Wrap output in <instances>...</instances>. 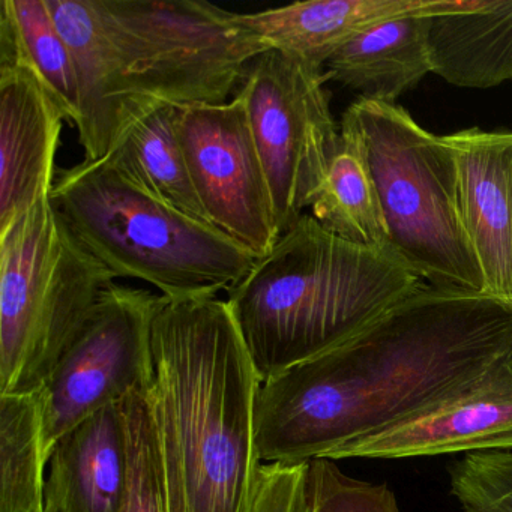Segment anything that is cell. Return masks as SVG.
Returning a JSON list of instances; mask_svg holds the SVG:
<instances>
[{"instance_id": "obj_1", "label": "cell", "mask_w": 512, "mask_h": 512, "mask_svg": "<svg viewBox=\"0 0 512 512\" xmlns=\"http://www.w3.org/2000/svg\"><path fill=\"white\" fill-rule=\"evenodd\" d=\"M508 362L512 304L424 283L343 343L260 383V463L331 458Z\"/></svg>"}, {"instance_id": "obj_2", "label": "cell", "mask_w": 512, "mask_h": 512, "mask_svg": "<svg viewBox=\"0 0 512 512\" xmlns=\"http://www.w3.org/2000/svg\"><path fill=\"white\" fill-rule=\"evenodd\" d=\"M73 53L85 160L163 106L224 104L268 52L236 13L194 0H47Z\"/></svg>"}, {"instance_id": "obj_3", "label": "cell", "mask_w": 512, "mask_h": 512, "mask_svg": "<svg viewBox=\"0 0 512 512\" xmlns=\"http://www.w3.org/2000/svg\"><path fill=\"white\" fill-rule=\"evenodd\" d=\"M260 383L227 301L160 295L146 392L188 512H251L262 466L254 430Z\"/></svg>"}, {"instance_id": "obj_4", "label": "cell", "mask_w": 512, "mask_h": 512, "mask_svg": "<svg viewBox=\"0 0 512 512\" xmlns=\"http://www.w3.org/2000/svg\"><path fill=\"white\" fill-rule=\"evenodd\" d=\"M422 284L392 251L344 241L304 214L226 301L263 383L343 343Z\"/></svg>"}, {"instance_id": "obj_5", "label": "cell", "mask_w": 512, "mask_h": 512, "mask_svg": "<svg viewBox=\"0 0 512 512\" xmlns=\"http://www.w3.org/2000/svg\"><path fill=\"white\" fill-rule=\"evenodd\" d=\"M50 199L77 241L113 277L145 281L164 298L229 292L257 260L212 224L140 190L106 160L64 170Z\"/></svg>"}, {"instance_id": "obj_6", "label": "cell", "mask_w": 512, "mask_h": 512, "mask_svg": "<svg viewBox=\"0 0 512 512\" xmlns=\"http://www.w3.org/2000/svg\"><path fill=\"white\" fill-rule=\"evenodd\" d=\"M341 130L358 139L388 226L392 253L427 286L487 295L458 205L457 166L443 137L403 107L359 98Z\"/></svg>"}, {"instance_id": "obj_7", "label": "cell", "mask_w": 512, "mask_h": 512, "mask_svg": "<svg viewBox=\"0 0 512 512\" xmlns=\"http://www.w3.org/2000/svg\"><path fill=\"white\" fill-rule=\"evenodd\" d=\"M115 280L50 196L0 230V395L40 391Z\"/></svg>"}, {"instance_id": "obj_8", "label": "cell", "mask_w": 512, "mask_h": 512, "mask_svg": "<svg viewBox=\"0 0 512 512\" xmlns=\"http://www.w3.org/2000/svg\"><path fill=\"white\" fill-rule=\"evenodd\" d=\"M326 83L325 71L269 50L254 59L236 94L265 167L280 233L310 208L340 146Z\"/></svg>"}, {"instance_id": "obj_9", "label": "cell", "mask_w": 512, "mask_h": 512, "mask_svg": "<svg viewBox=\"0 0 512 512\" xmlns=\"http://www.w3.org/2000/svg\"><path fill=\"white\" fill-rule=\"evenodd\" d=\"M160 295L112 283L37 392L41 443L52 446L104 407L148 388L151 322Z\"/></svg>"}, {"instance_id": "obj_10", "label": "cell", "mask_w": 512, "mask_h": 512, "mask_svg": "<svg viewBox=\"0 0 512 512\" xmlns=\"http://www.w3.org/2000/svg\"><path fill=\"white\" fill-rule=\"evenodd\" d=\"M176 130L208 223L256 259L268 254L281 233L242 101L176 107Z\"/></svg>"}, {"instance_id": "obj_11", "label": "cell", "mask_w": 512, "mask_h": 512, "mask_svg": "<svg viewBox=\"0 0 512 512\" xmlns=\"http://www.w3.org/2000/svg\"><path fill=\"white\" fill-rule=\"evenodd\" d=\"M512 451V362L436 403L341 446L329 460H403Z\"/></svg>"}, {"instance_id": "obj_12", "label": "cell", "mask_w": 512, "mask_h": 512, "mask_svg": "<svg viewBox=\"0 0 512 512\" xmlns=\"http://www.w3.org/2000/svg\"><path fill=\"white\" fill-rule=\"evenodd\" d=\"M457 166L461 221L487 295L512 304V131L443 136Z\"/></svg>"}, {"instance_id": "obj_13", "label": "cell", "mask_w": 512, "mask_h": 512, "mask_svg": "<svg viewBox=\"0 0 512 512\" xmlns=\"http://www.w3.org/2000/svg\"><path fill=\"white\" fill-rule=\"evenodd\" d=\"M65 122L28 70L0 62V230L52 194Z\"/></svg>"}, {"instance_id": "obj_14", "label": "cell", "mask_w": 512, "mask_h": 512, "mask_svg": "<svg viewBox=\"0 0 512 512\" xmlns=\"http://www.w3.org/2000/svg\"><path fill=\"white\" fill-rule=\"evenodd\" d=\"M466 0H308L259 13H236L239 25L268 50L325 71L329 59L370 26L400 17H431Z\"/></svg>"}, {"instance_id": "obj_15", "label": "cell", "mask_w": 512, "mask_h": 512, "mask_svg": "<svg viewBox=\"0 0 512 512\" xmlns=\"http://www.w3.org/2000/svg\"><path fill=\"white\" fill-rule=\"evenodd\" d=\"M128 460L121 403L98 410L50 449L44 512H121Z\"/></svg>"}, {"instance_id": "obj_16", "label": "cell", "mask_w": 512, "mask_h": 512, "mask_svg": "<svg viewBox=\"0 0 512 512\" xmlns=\"http://www.w3.org/2000/svg\"><path fill=\"white\" fill-rule=\"evenodd\" d=\"M431 73L458 88L512 80V0H466L428 19Z\"/></svg>"}, {"instance_id": "obj_17", "label": "cell", "mask_w": 512, "mask_h": 512, "mask_svg": "<svg viewBox=\"0 0 512 512\" xmlns=\"http://www.w3.org/2000/svg\"><path fill=\"white\" fill-rule=\"evenodd\" d=\"M428 19L400 17L370 26L329 59L326 79L365 100L394 104L431 73Z\"/></svg>"}, {"instance_id": "obj_18", "label": "cell", "mask_w": 512, "mask_h": 512, "mask_svg": "<svg viewBox=\"0 0 512 512\" xmlns=\"http://www.w3.org/2000/svg\"><path fill=\"white\" fill-rule=\"evenodd\" d=\"M0 62L28 70L64 112L68 124L82 119L73 53L47 0L0 2Z\"/></svg>"}, {"instance_id": "obj_19", "label": "cell", "mask_w": 512, "mask_h": 512, "mask_svg": "<svg viewBox=\"0 0 512 512\" xmlns=\"http://www.w3.org/2000/svg\"><path fill=\"white\" fill-rule=\"evenodd\" d=\"M103 160L140 190L208 223L179 142L176 107H158L143 116Z\"/></svg>"}, {"instance_id": "obj_20", "label": "cell", "mask_w": 512, "mask_h": 512, "mask_svg": "<svg viewBox=\"0 0 512 512\" xmlns=\"http://www.w3.org/2000/svg\"><path fill=\"white\" fill-rule=\"evenodd\" d=\"M310 208L326 230L344 241L392 251L373 175L358 139L349 131H340L337 154Z\"/></svg>"}, {"instance_id": "obj_21", "label": "cell", "mask_w": 512, "mask_h": 512, "mask_svg": "<svg viewBox=\"0 0 512 512\" xmlns=\"http://www.w3.org/2000/svg\"><path fill=\"white\" fill-rule=\"evenodd\" d=\"M40 400L0 395V512H44Z\"/></svg>"}, {"instance_id": "obj_22", "label": "cell", "mask_w": 512, "mask_h": 512, "mask_svg": "<svg viewBox=\"0 0 512 512\" xmlns=\"http://www.w3.org/2000/svg\"><path fill=\"white\" fill-rule=\"evenodd\" d=\"M127 439V491L121 512H169L163 440L146 389L121 401Z\"/></svg>"}, {"instance_id": "obj_23", "label": "cell", "mask_w": 512, "mask_h": 512, "mask_svg": "<svg viewBox=\"0 0 512 512\" xmlns=\"http://www.w3.org/2000/svg\"><path fill=\"white\" fill-rule=\"evenodd\" d=\"M448 475L461 512H512V451L463 455Z\"/></svg>"}, {"instance_id": "obj_24", "label": "cell", "mask_w": 512, "mask_h": 512, "mask_svg": "<svg viewBox=\"0 0 512 512\" xmlns=\"http://www.w3.org/2000/svg\"><path fill=\"white\" fill-rule=\"evenodd\" d=\"M311 512H401L394 491L385 482L346 475L337 461H310Z\"/></svg>"}, {"instance_id": "obj_25", "label": "cell", "mask_w": 512, "mask_h": 512, "mask_svg": "<svg viewBox=\"0 0 512 512\" xmlns=\"http://www.w3.org/2000/svg\"><path fill=\"white\" fill-rule=\"evenodd\" d=\"M310 464H262L251 512H311Z\"/></svg>"}, {"instance_id": "obj_26", "label": "cell", "mask_w": 512, "mask_h": 512, "mask_svg": "<svg viewBox=\"0 0 512 512\" xmlns=\"http://www.w3.org/2000/svg\"><path fill=\"white\" fill-rule=\"evenodd\" d=\"M161 433V431H160ZM163 440L164 461H166L167 499H169V512H188L187 499H185L184 487H182L181 475H179L178 463L167 440Z\"/></svg>"}]
</instances>
